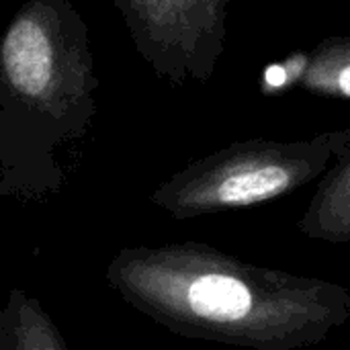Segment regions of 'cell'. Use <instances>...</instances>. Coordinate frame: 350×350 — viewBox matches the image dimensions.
Returning <instances> with one entry per match:
<instances>
[{"label":"cell","mask_w":350,"mask_h":350,"mask_svg":"<svg viewBox=\"0 0 350 350\" xmlns=\"http://www.w3.org/2000/svg\"><path fill=\"white\" fill-rule=\"evenodd\" d=\"M86 18L74 0H27L0 37V199L47 203L78 168L98 115Z\"/></svg>","instance_id":"cell-1"},{"label":"cell","mask_w":350,"mask_h":350,"mask_svg":"<svg viewBox=\"0 0 350 350\" xmlns=\"http://www.w3.org/2000/svg\"><path fill=\"white\" fill-rule=\"evenodd\" d=\"M350 152V129L308 139H248L221 148L156 187L150 201L176 219L256 205L289 193Z\"/></svg>","instance_id":"cell-2"},{"label":"cell","mask_w":350,"mask_h":350,"mask_svg":"<svg viewBox=\"0 0 350 350\" xmlns=\"http://www.w3.org/2000/svg\"><path fill=\"white\" fill-rule=\"evenodd\" d=\"M230 0H142L131 41L170 86L211 80L226 49Z\"/></svg>","instance_id":"cell-3"},{"label":"cell","mask_w":350,"mask_h":350,"mask_svg":"<svg viewBox=\"0 0 350 350\" xmlns=\"http://www.w3.org/2000/svg\"><path fill=\"white\" fill-rule=\"evenodd\" d=\"M0 324L10 334L12 350H70L41 301L23 289H10L0 310Z\"/></svg>","instance_id":"cell-4"},{"label":"cell","mask_w":350,"mask_h":350,"mask_svg":"<svg viewBox=\"0 0 350 350\" xmlns=\"http://www.w3.org/2000/svg\"><path fill=\"white\" fill-rule=\"evenodd\" d=\"M316 96L350 100V37L332 35L306 55L297 82Z\"/></svg>","instance_id":"cell-5"},{"label":"cell","mask_w":350,"mask_h":350,"mask_svg":"<svg viewBox=\"0 0 350 350\" xmlns=\"http://www.w3.org/2000/svg\"><path fill=\"white\" fill-rule=\"evenodd\" d=\"M320 207L326 211H350V152L338 160V166L330 174Z\"/></svg>","instance_id":"cell-6"},{"label":"cell","mask_w":350,"mask_h":350,"mask_svg":"<svg viewBox=\"0 0 350 350\" xmlns=\"http://www.w3.org/2000/svg\"><path fill=\"white\" fill-rule=\"evenodd\" d=\"M308 53H295L289 62L283 64H273L265 72V92H277L279 88H285L289 84L299 82V74L304 70Z\"/></svg>","instance_id":"cell-7"},{"label":"cell","mask_w":350,"mask_h":350,"mask_svg":"<svg viewBox=\"0 0 350 350\" xmlns=\"http://www.w3.org/2000/svg\"><path fill=\"white\" fill-rule=\"evenodd\" d=\"M117 10L121 12L125 27L129 31V37L135 33L137 25H139V14H142V0H113Z\"/></svg>","instance_id":"cell-8"},{"label":"cell","mask_w":350,"mask_h":350,"mask_svg":"<svg viewBox=\"0 0 350 350\" xmlns=\"http://www.w3.org/2000/svg\"><path fill=\"white\" fill-rule=\"evenodd\" d=\"M0 350H12V340L8 330L0 324Z\"/></svg>","instance_id":"cell-9"}]
</instances>
